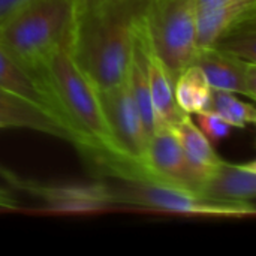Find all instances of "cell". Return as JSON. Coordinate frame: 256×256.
<instances>
[{"instance_id":"obj_10","label":"cell","mask_w":256,"mask_h":256,"mask_svg":"<svg viewBox=\"0 0 256 256\" xmlns=\"http://www.w3.org/2000/svg\"><path fill=\"white\" fill-rule=\"evenodd\" d=\"M200 194L222 202L255 204L256 162L228 164L220 160L206 177Z\"/></svg>"},{"instance_id":"obj_17","label":"cell","mask_w":256,"mask_h":256,"mask_svg":"<svg viewBox=\"0 0 256 256\" xmlns=\"http://www.w3.org/2000/svg\"><path fill=\"white\" fill-rule=\"evenodd\" d=\"M256 18L249 20L234 30H231L228 34H225L214 48L226 52L230 56L254 62L256 63Z\"/></svg>"},{"instance_id":"obj_3","label":"cell","mask_w":256,"mask_h":256,"mask_svg":"<svg viewBox=\"0 0 256 256\" xmlns=\"http://www.w3.org/2000/svg\"><path fill=\"white\" fill-rule=\"evenodd\" d=\"M74 18V0H33L0 26V48L40 76L45 60L68 40Z\"/></svg>"},{"instance_id":"obj_23","label":"cell","mask_w":256,"mask_h":256,"mask_svg":"<svg viewBox=\"0 0 256 256\" xmlns=\"http://www.w3.org/2000/svg\"><path fill=\"white\" fill-rule=\"evenodd\" d=\"M0 129H3V126H2V123H0Z\"/></svg>"},{"instance_id":"obj_18","label":"cell","mask_w":256,"mask_h":256,"mask_svg":"<svg viewBox=\"0 0 256 256\" xmlns=\"http://www.w3.org/2000/svg\"><path fill=\"white\" fill-rule=\"evenodd\" d=\"M196 118H198V128L202 130V134L212 141H220L224 138L228 136L230 130H231V126L224 120L220 118L219 116L213 114V112H208V111H201L196 114Z\"/></svg>"},{"instance_id":"obj_6","label":"cell","mask_w":256,"mask_h":256,"mask_svg":"<svg viewBox=\"0 0 256 256\" xmlns=\"http://www.w3.org/2000/svg\"><path fill=\"white\" fill-rule=\"evenodd\" d=\"M98 96L118 153L124 159L142 164L148 138L132 98L128 78L114 87L98 90Z\"/></svg>"},{"instance_id":"obj_4","label":"cell","mask_w":256,"mask_h":256,"mask_svg":"<svg viewBox=\"0 0 256 256\" xmlns=\"http://www.w3.org/2000/svg\"><path fill=\"white\" fill-rule=\"evenodd\" d=\"M196 14L195 0H146L144 22L150 46L174 81L198 52Z\"/></svg>"},{"instance_id":"obj_21","label":"cell","mask_w":256,"mask_h":256,"mask_svg":"<svg viewBox=\"0 0 256 256\" xmlns=\"http://www.w3.org/2000/svg\"><path fill=\"white\" fill-rule=\"evenodd\" d=\"M116 2H120V0H74V4H75V10H86V9L99 8V6L116 3Z\"/></svg>"},{"instance_id":"obj_19","label":"cell","mask_w":256,"mask_h":256,"mask_svg":"<svg viewBox=\"0 0 256 256\" xmlns=\"http://www.w3.org/2000/svg\"><path fill=\"white\" fill-rule=\"evenodd\" d=\"M33 0H0V26Z\"/></svg>"},{"instance_id":"obj_15","label":"cell","mask_w":256,"mask_h":256,"mask_svg":"<svg viewBox=\"0 0 256 256\" xmlns=\"http://www.w3.org/2000/svg\"><path fill=\"white\" fill-rule=\"evenodd\" d=\"M174 93L180 110L184 114L192 116L206 110L212 94V87L201 68L192 63L176 78Z\"/></svg>"},{"instance_id":"obj_9","label":"cell","mask_w":256,"mask_h":256,"mask_svg":"<svg viewBox=\"0 0 256 256\" xmlns=\"http://www.w3.org/2000/svg\"><path fill=\"white\" fill-rule=\"evenodd\" d=\"M0 123L3 128H22L60 138L80 148L76 135L50 111L0 88Z\"/></svg>"},{"instance_id":"obj_1","label":"cell","mask_w":256,"mask_h":256,"mask_svg":"<svg viewBox=\"0 0 256 256\" xmlns=\"http://www.w3.org/2000/svg\"><path fill=\"white\" fill-rule=\"evenodd\" d=\"M144 8L146 0H120L75 10L69 52L96 90L114 87L128 78L135 24Z\"/></svg>"},{"instance_id":"obj_12","label":"cell","mask_w":256,"mask_h":256,"mask_svg":"<svg viewBox=\"0 0 256 256\" xmlns=\"http://www.w3.org/2000/svg\"><path fill=\"white\" fill-rule=\"evenodd\" d=\"M255 18L256 0H234L220 6L198 10L196 14L198 50L214 48V45L231 30Z\"/></svg>"},{"instance_id":"obj_13","label":"cell","mask_w":256,"mask_h":256,"mask_svg":"<svg viewBox=\"0 0 256 256\" xmlns=\"http://www.w3.org/2000/svg\"><path fill=\"white\" fill-rule=\"evenodd\" d=\"M148 80L152 102L159 124L174 129L186 114L180 110L176 100L174 78L170 75L159 57L153 52L152 46L148 48Z\"/></svg>"},{"instance_id":"obj_8","label":"cell","mask_w":256,"mask_h":256,"mask_svg":"<svg viewBox=\"0 0 256 256\" xmlns=\"http://www.w3.org/2000/svg\"><path fill=\"white\" fill-rule=\"evenodd\" d=\"M194 64L204 72L212 88L256 99V63L248 62L216 48L198 50Z\"/></svg>"},{"instance_id":"obj_22","label":"cell","mask_w":256,"mask_h":256,"mask_svg":"<svg viewBox=\"0 0 256 256\" xmlns=\"http://www.w3.org/2000/svg\"><path fill=\"white\" fill-rule=\"evenodd\" d=\"M230 2H234V0H195V3H196V10L210 9V8L220 6V4H225V3H230Z\"/></svg>"},{"instance_id":"obj_16","label":"cell","mask_w":256,"mask_h":256,"mask_svg":"<svg viewBox=\"0 0 256 256\" xmlns=\"http://www.w3.org/2000/svg\"><path fill=\"white\" fill-rule=\"evenodd\" d=\"M204 111L224 118L231 128H246L255 124L256 110L250 102L240 100L236 93L212 88L208 104Z\"/></svg>"},{"instance_id":"obj_5","label":"cell","mask_w":256,"mask_h":256,"mask_svg":"<svg viewBox=\"0 0 256 256\" xmlns=\"http://www.w3.org/2000/svg\"><path fill=\"white\" fill-rule=\"evenodd\" d=\"M110 190L112 206H129L178 214L219 218H246L256 213L255 204L214 201L202 196L201 194L152 182L117 180V184H110Z\"/></svg>"},{"instance_id":"obj_2","label":"cell","mask_w":256,"mask_h":256,"mask_svg":"<svg viewBox=\"0 0 256 256\" xmlns=\"http://www.w3.org/2000/svg\"><path fill=\"white\" fill-rule=\"evenodd\" d=\"M40 76L57 99L64 122L78 136V152L88 162L124 159L105 122L98 90L74 62L68 40L60 44L45 60Z\"/></svg>"},{"instance_id":"obj_20","label":"cell","mask_w":256,"mask_h":256,"mask_svg":"<svg viewBox=\"0 0 256 256\" xmlns=\"http://www.w3.org/2000/svg\"><path fill=\"white\" fill-rule=\"evenodd\" d=\"M14 210H18V200L9 189L0 186V212H14Z\"/></svg>"},{"instance_id":"obj_14","label":"cell","mask_w":256,"mask_h":256,"mask_svg":"<svg viewBox=\"0 0 256 256\" xmlns=\"http://www.w3.org/2000/svg\"><path fill=\"white\" fill-rule=\"evenodd\" d=\"M174 132L188 156V159L204 174H210L213 168L220 164V158L213 148L212 141L195 124L189 114H186L180 123L174 128Z\"/></svg>"},{"instance_id":"obj_7","label":"cell","mask_w":256,"mask_h":256,"mask_svg":"<svg viewBox=\"0 0 256 256\" xmlns=\"http://www.w3.org/2000/svg\"><path fill=\"white\" fill-rule=\"evenodd\" d=\"M14 186L38 196L52 212L88 213L112 206L110 184L100 182L93 184H42L18 177Z\"/></svg>"},{"instance_id":"obj_11","label":"cell","mask_w":256,"mask_h":256,"mask_svg":"<svg viewBox=\"0 0 256 256\" xmlns=\"http://www.w3.org/2000/svg\"><path fill=\"white\" fill-rule=\"evenodd\" d=\"M0 88L50 111L68 126V123L63 118L58 102L54 98L46 81L40 78L38 74H34L33 70H30L28 68H26L24 64L18 63L2 48H0Z\"/></svg>"}]
</instances>
